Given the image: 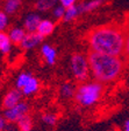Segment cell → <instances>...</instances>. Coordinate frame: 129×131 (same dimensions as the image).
<instances>
[{"instance_id": "obj_8", "label": "cell", "mask_w": 129, "mask_h": 131, "mask_svg": "<svg viewBox=\"0 0 129 131\" xmlns=\"http://www.w3.org/2000/svg\"><path fill=\"white\" fill-rule=\"evenodd\" d=\"M40 22H41V16L37 13H29L24 18L23 28L27 30V33H36Z\"/></svg>"}, {"instance_id": "obj_17", "label": "cell", "mask_w": 129, "mask_h": 131, "mask_svg": "<svg viewBox=\"0 0 129 131\" xmlns=\"http://www.w3.org/2000/svg\"><path fill=\"white\" fill-rule=\"evenodd\" d=\"M26 30L23 29V28H19V27H15L13 28V29H11V32H9V38H11L12 42L13 43H16V45H20L22 42V40L24 39V36H26Z\"/></svg>"}, {"instance_id": "obj_18", "label": "cell", "mask_w": 129, "mask_h": 131, "mask_svg": "<svg viewBox=\"0 0 129 131\" xmlns=\"http://www.w3.org/2000/svg\"><path fill=\"white\" fill-rule=\"evenodd\" d=\"M104 3H105V0H89V1H85V3L80 4L81 12L83 13H90V12L97 9L98 7H100Z\"/></svg>"}, {"instance_id": "obj_15", "label": "cell", "mask_w": 129, "mask_h": 131, "mask_svg": "<svg viewBox=\"0 0 129 131\" xmlns=\"http://www.w3.org/2000/svg\"><path fill=\"white\" fill-rule=\"evenodd\" d=\"M58 0H36L35 8L38 12H48L56 7Z\"/></svg>"}, {"instance_id": "obj_7", "label": "cell", "mask_w": 129, "mask_h": 131, "mask_svg": "<svg viewBox=\"0 0 129 131\" xmlns=\"http://www.w3.org/2000/svg\"><path fill=\"white\" fill-rule=\"evenodd\" d=\"M43 36H41L37 32L36 33H27L22 42L20 43V47L26 50H30V49L37 47L38 45L42 42Z\"/></svg>"}, {"instance_id": "obj_20", "label": "cell", "mask_w": 129, "mask_h": 131, "mask_svg": "<svg viewBox=\"0 0 129 131\" xmlns=\"http://www.w3.org/2000/svg\"><path fill=\"white\" fill-rule=\"evenodd\" d=\"M32 74L30 73H28V71H23V73H21L18 76V79H16V81H15V85H16V88L18 89H20L21 90L22 88L24 87V85L27 84L28 82L30 81V79H32Z\"/></svg>"}, {"instance_id": "obj_14", "label": "cell", "mask_w": 129, "mask_h": 131, "mask_svg": "<svg viewBox=\"0 0 129 131\" xmlns=\"http://www.w3.org/2000/svg\"><path fill=\"white\" fill-rule=\"evenodd\" d=\"M12 40L7 33L0 32V52L4 54H8L12 49Z\"/></svg>"}, {"instance_id": "obj_6", "label": "cell", "mask_w": 129, "mask_h": 131, "mask_svg": "<svg viewBox=\"0 0 129 131\" xmlns=\"http://www.w3.org/2000/svg\"><path fill=\"white\" fill-rule=\"evenodd\" d=\"M22 91L18 88L11 89L9 91L6 93V95L3 98V108L4 109H9L12 106L19 104L20 102H22Z\"/></svg>"}, {"instance_id": "obj_23", "label": "cell", "mask_w": 129, "mask_h": 131, "mask_svg": "<svg viewBox=\"0 0 129 131\" xmlns=\"http://www.w3.org/2000/svg\"><path fill=\"white\" fill-rule=\"evenodd\" d=\"M8 25V15L5 12H0V32H4Z\"/></svg>"}, {"instance_id": "obj_21", "label": "cell", "mask_w": 129, "mask_h": 131, "mask_svg": "<svg viewBox=\"0 0 129 131\" xmlns=\"http://www.w3.org/2000/svg\"><path fill=\"white\" fill-rule=\"evenodd\" d=\"M41 119L42 122L48 126H55L56 125L58 117H57L56 114H52V112H44V114L41 116Z\"/></svg>"}, {"instance_id": "obj_27", "label": "cell", "mask_w": 129, "mask_h": 131, "mask_svg": "<svg viewBox=\"0 0 129 131\" xmlns=\"http://www.w3.org/2000/svg\"><path fill=\"white\" fill-rule=\"evenodd\" d=\"M123 131H129V119H127L124 122V125H123Z\"/></svg>"}, {"instance_id": "obj_5", "label": "cell", "mask_w": 129, "mask_h": 131, "mask_svg": "<svg viewBox=\"0 0 129 131\" xmlns=\"http://www.w3.org/2000/svg\"><path fill=\"white\" fill-rule=\"evenodd\" d=\"M28 114H29V104L22 101L9 109H5L3 116L8 123H18Z\"/></svg>"}, {"instance_id": "obj_25", "label": "cell", "mask_w": 129, "mask_h": 131, "mask_svg": "<svg viewBox=\"0 0 129 131\" xmlns=\"http://www.w3.org/2000/svg\"><path fill=\"white\" fill-rule=\"evenodd\" d=\"M59 3H61V6H63L64 8H69L71 6L76 5V1L77 0H58Z\"/></svg>"}, {"instance_id": "obj_11", "label": "cell", "mask_w": 129, "mask_h": 131, "mask_svg": "<svg viewBox=\"0 0 129 131\" xmlns=\"http://www.w3.org/2000/svg\"><path fill=\"white\" fill-rule=\"evenodd\" d=\"M38 89H40V81L36 77H32L30 81L21 89V91L23 96H32L35 93H37Z\"/></svg>"}, {"instance_id": "obj_1", "label": "cell", "mask_w": 129, "mask_h": 131, "mask_svg": "<svg viewBox=\"0 0 129 131\" xmlns=\"http://www.w3.org/2000/svg\"><path fill=\"white\" fill-rule=\"evenodd\" d=\"M92 52L121 56L124 53L123 27L114 24L101 25L91 29L86 36Z\"/></svg>"}, {"instance_id": "obj_9", "label": "cell", "mask_w": 129, "mask_h": 131, "mask_svg": "<svg viewBox=\"0 0 129 131\" xmlns=\"http://www.w3.org/2000/svg\"><path fill=\"white\" fill-rule=\"evenodd\" d=\"M41 53L42 56L44 57L46 62L49 66H54L57 60V52L54 47H51L50 45H43L41 48Z\"/></svg>"}, {"instance_id": "obj_22", "label": "cell", "mask_w": 129, "mask_h": 131, "mask_svg": "<svg viewBox=\"0 0 129 131\" xmlns=\"http://www.w3.org/2000/svg\"><path fill=\"white\" fill-rule=\"evenodd\" d=\"M124 32V53L123 55L129 60V18L126 20V24L123 26Z\"/></svg>"}, {"instance_id": "obj_19", "label": "cell", "mask_w": 129, "mask_h": 131, "mask_svg": "<svg viewBox=\"0 0 129 131\" xmlns=\"http://www.w3.org/2000/svg\"><path fill=\"white\" fill-rule=\"evenodd\" d=\"M16 124H18L19 131H33V119L29 115L21 118Z\"/></svg>"}, {"instance_id": "obj_4", "label": "cell", "mask_w": 129, "mask_h": 131, "mask_svg": "<svg viewBox=\"0 0 129 131\" xmlns=\"http://www.w3.org/2000/svg\"><path fill=\"white\" fill-rule=\"evenodd\" d=\"M70 70L77 81L85 82L90 74L89 59L83 53H75L70 57Z\"/></svg>"}, {"instance_id": "obj_16", "label": "cell", "mask_w": 129, "mask_h": 131, "mask_svg": "<svg viewBox=\"0 0 129 131\" xmlns=\"http://www.w3.org/2000/svg\"><path fill=\"white\" fill-rule=\"evenodd\" d=\"M22 5V0H5L4 9L6 14H14L19 11Z\"/></svg>"}, {"instance_id": "obj_10", "label": "cell", "mask_w": 129, "mask_h": 131, "mask_svg": "<svg viewBox=\"0 0 129 131\" xmlns=\"http://www.w3.org/2000/svg\"><path fill=\"white\" fill-rule=\"evenodd\" d=\"M76 91H77V88L70 82H65L59 87V95L64 100H70V98L75 97Z\"/></svg>"}, {"instance_id": "obj_26", "label": "cell", "mask_w": 129, "mask_h": 131, "mask_svg": "<svg viewBox=\"0 0 129 131\" xmlns=\"http://www.w3.org/2000/svg\"><path fill=\"white\" fill-rule=\"evenodd\" d=\"M6 128H7V121L3 115H0V131H5Z\"/></svg>"}, {"instance_id": "obj_2", "label": "cell", "mask_w": 129, "mask_h": 131, "mask_svg": "<svg viewBox=\"0 0 129 131\" xmlns=\"http://www.w3.org/2000/svg\"><path fill=\"white\" fill-rule=\"evenodd\" d=\"M87 59L90 63V70L94 80L100 83H110L116 81L123 73V61L119 56L90 50Z\"/></svg>"}, {"instance_id": "obj_3", "label": "cell", "mask_w": 129, "mask_h": 131, "mask_svg": "<svg viewBox=\"0 0 129 131\" xmlns=\"http://www.w3.org/2000/svg\"><path fill=\"white\" fill-rule=\"evenodd\" d=\"M104 93V87L98 81L83 82L76 91L75 100L83 108H90L99 102Z\"/></svg>"}, {"instance_id": "obj_12", "label": "cell", "mask_w": 129, "mask_h": 131, "mask_svg": "<svg viewBox=\"0 0 129 131\" xmlns=\"http://www.w3.org/2000/svg\"><path fill=\"white\" fill-rule=\"evenodd\" d=\"M54 29H55L54 22L50 21V20L44 19V20H41V22H40V25H38V28H37L36 32H37L41 36L44 38V36L50 35L51 33L54 32Z\"/></svg>"}, {"instance_id": "obj_13", "label": "cell", "mask_w": 129, "mask_h": 131, "mask_svg": "<svg viewBox=\"0 0 129 131\" xmlns=\"http://www.w3.org/2000/svg\"><path fill=\"white\" fill-rule=\"evenodd\" d=\"M81 13H83V12H81L80 5H73V6H71V7H69V8L65 9V14H64L63 20H64L65 22L72 21V20L77 19Z\"/></svg>"}, {"instance_id": "obj_24", "label": "cell", "mask_w": 129, "mask_h": 131, "mask_svg": "<svg viewBox=\"0 0 129 131\" xmlns=\"http://www.w3.org/2000/svg\"><path fill=\"white\" fill-rule=\"evenodd\" d=\"M65 9H66V8H64L63 6H56V7L54 8L52 14H54V16L56 19H63V18H64V14H65Z\"/></svg>"}]
</instances>
